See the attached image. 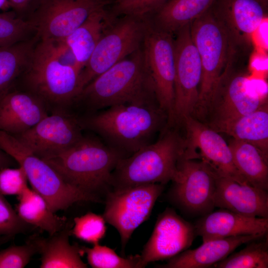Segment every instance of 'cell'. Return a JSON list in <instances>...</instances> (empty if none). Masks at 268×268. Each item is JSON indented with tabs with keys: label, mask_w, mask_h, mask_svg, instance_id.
Here are the masks:
<instances>
[{
	"label": "cell",
	"mask_w": 268,
	"mask_h": 268,
	"mask_svg": "<svg viewBox=\"0 0 268 268\" xmlns=\"http://www.w3.org/2000/svg\"><path fill=\"white\" fill-rule=\"evenodd\" d=\"M265 6L267 7L268 0H261Z\"/></svg>",
	"instance_id": "42"
},
{
	"label": "cell",
	"mask_w": 268,
	"mask_h": 268,
	"mask_svg": "<svg viewBox=\"0 0 268 268\" xmlns=\"http://www.w3.org/2000/svg\"><path fill=\"white\" fill-rule=\"evenodd\" d=\"M141 50L160 108L171 120L174 102L175 73L174 35L156 27L146 17Z\"/></svg>",
	"instance_id": "12"
},
{
	"label": "cell",
	"mask_w": 268,
	"mask_h": 268,
	"mask_svg": "<svg viewBox=\"0 0 268 268\" xmlns=\"http://www.w3.org/2000/svg\"><path fill=\"white\" fill-rule=\"evenodd\" d=\"M202 242L225 238L267 235L268 218L252 217L220 208L202 216L194 225Z\"/></svg>",
	"instance_id": "19"
},
{
	"label": "cell",
	"mask_w": 268,
	"mask_h": 268,
	"mask_svg": "<svg viewBox=\"0 0 268 268\" xmlns=\"http://www.w3.org/2000/svg\"><path fill=\"white\" fill-rule=\"evenodd\" d=\"M9 6V0H0V9H5Z\"/></svg>",
	"instance_id": "41"
},
{
	"label": "cell",
	"mask_w": 268,
	"mask_h": 268,
	"mask_svg": "<svg viewBox=\"0 0 268 268\" xmlns=\"http://www.w3.org/2000/svg\"><path fill=\"white\" fill-rule=\"evenodd\" d=\"M124 157L101 140L83 135L72 146L43 160L67 183L102 201L111 191L112 172Z\"/></svg>",
	"instance_id": "4"
},
{
	"label": "cell",
	"mask_w": 268,
	"mask_h": 268,
	"mask_svg": "<svg viewBox=\"0 0 268 268\" xmlns=\"http://www.w3.org/2000/svg\"><path fill=\"white\" fill-rule=\"evenodd\" d=\"M50 113L43 102L27 91L12 90L0 99V131L22 133Z\"/></svg>",
	"instance_id": "21"
},
{
	"label": "cell",
	"mask_w": 268,
	"mask_h": 268,
	"mask_svg": "<svg viewBox=\"0 0 268 268\" xmlns=\"http://www.w3.org/2000/svg\"><path fill=\"white\" fill-rule=\"evenodd\" d=\"M33 49L32 43L26 41L0 47V99L12 90L26 68Z\"/></svg>",
	"instance_id": "29"
},
{
	"label": "cell",
	"mask_w": 268,
	"mask_h": 268,
	"mask_svg": "<svg viewBox=\"0 0 268 268\" xmlns=\"http://www.w3.org/2000/svg\"><path fill=\"white\" fill-rule=\"evenodd\" d=\"M73 222L71 234L86 243L99 244L106 234V221L102 215L88 212L75 217Z\"/></svg>",
	"instance_id": "32"
},
{
	"label": "cell",
	"mask_w": 268,
	"mask_h": 268,
	"mask_svg": "<svg viewBox=\"0 0 268 268\" xmlns=\"http://www.w3.org/2000/svg\"><path fill=\"white\" fill-rule=\"evenodd\" d=\"M215 0H168L148 17L159 29L174 35L206 12Z\"/></svg>",
	"instance_id": "25"
},
{
	"label": "cell",
	"mask_w": 268,
	"mask_h": 268,
	"mask_svg": "<svg viewBox=\"0 0 268 268\" xmlns=\"http://www.w3.org/2000/svg\"><path fill=\"white\" fill-rule=\"evenodd\" d=\"M196 236L194 225L167 207L157 219L140 255L143 268L149 263L169 260L188 249Z\"/></svg>",
	"instance_id": "17"
},
{
	"label": "cell",
	"mask_w": 268,
	"mask_h": 268,
	"mask_svg": "<svg viewBox=\"0 0 268 268\" xmlns=\"http://www.w3.org/2000/svg\"><path fill=\"white\" fill-rule=\"evenodd\" d=\"M81 69L63 41L41 40L33 49L23 80L50 114L73 112L80 93Z\"/></svg>",
	"instance_id": "2"
},
{
	"label": "cell",
	"mask_w": 268,
	"mask_h": 268,
	"mask_svg": "<svg viewBox=\"0 0 268 268\" xmlns=\"http://www.w3.org/2000/svg\"><path fill=\"white\" fill-rule=\"evenodd\" d=\"M234 72L232 68L219 81L201 121L217 131L238 118L251 113L267 102L263 81Z\"/></svg>",
	"instance_id": "8"
},
{
	"label": "cell",
	"mask_w": 268,
	"mask_h": 268,
	"mask_svg": "<svg viewBox=\"0 0 268 268\" xmlns=\"http://www.w3.org/2000/svg\"><path fill=\"white\" fill-rule=\"evenodd\" d=\"M106 6L92 13L63 40L71 51L81 70L88 62L97 43L117 17Z\"/></svg>",
	"instance_id": "23"
},
{
	"label": "cell",
	"mask_w": 268,
	"mask_h": 268,
	"mask_svg": "<svg viewBox=\"0 0 268 268\" xmlns=\"http://www.w3.org/2000/svg\"><path fill=\"white\" fill-rule=\"evenodd\" d=\"M86 254L89 265L93 268H142L140 255L123 257L106 246L99 244L93 247H80Z\"/></svg>",
	"instance_id": "31"
},
{
	"label": "cell",
	"mask_w": 268,
	"mask_h": 268,
	"mask_svg": "<svg viewBox=\"0 0 268 268\" xmlns=\"http://www.w3.org/2000/svg\"><path fill=\"white\" fill-rule=\"evenodd\" d=\"M28 182L24 169L19 166L0 170V194L4 196H18L28 187Z\"/></svg>",
	"instance_id": "37"
},
{
	"label": "cell",
	"mask_w": 268,
	"mask_h": 268,
	"mask_svg": "<svg viewBox=\"0 0 268 268\" xmlns=\"http://www.w3.org/2000/svg\"><path fill=\"white\" fill-rule=\"evenodd\" d=\"M265 236L243 235L207 241L196 249L184 251L168 260L166 264L157 265L156 267L212 268L214 264L226 258L240 246Z\"/></svg>",
	"instance_id": "22"
},
{
	"label": "cell",
	"mask_w": 268,
	"mask_h": 268,
	"mask_svg": "<svg viewBox=\"0 0 268 268\" xmlns=\"http://www.w3.org/2000/svg\"><path fill=\"white\" fill-rule=\"evenodd\" d=\"M18 197L16 211L19 217L32 226L52 235L64 229L67 222L65 217L57 215L45 200L28 187Z\"/></svg>",
	"instance_id": "27"
},
{
	"label": "cell",
	"mask_w": 268,
	"mask_h": 268,
	"mask_svg": "<svg viewBox=\"0 0 268 268\" xmlns=\"http://www.w3.org/2000/svg\"><path fill=\"white\" fill-rule=\"evenodd\" d=\"M191 34L201 66L199 99L192 116L201 121L217 85L233 68L237 48L211 6L191 23Z\"/></svg>",
	"instance_id": "6"
},
{
	"label": "cell",
	"mask_w": 268,
	"mask_h": 268,
	"mask_svg": "<svg viewBox=\"0 0 268 268\" xmlns=\"http://www.w3.org/2000/svg\"><path fill=\"white\" fill-rule=\"evenodd\" d=\"M266 236L251 241L240 251L215 263V268H268V241Z\"/></svg>",
	"instance_id": "30"
},
{
	"label": "cell",
	"mask_w": 268,
	"mask_h": 268,
	"mask_svg": "<svg viewBox=\"0 0 268 268\" xmlns=\"http://www.w3.org/2000/svg\"><path fill=\"white\" fill-rule=\"evenodd\" d=\"M217 173L201 160L183 156L169 190L171 201L184 212L203 216L213 211Z\"/></svg>",
	"instance_id": "13"
},
{
	"label": "cell",
	"mask_w": 268,
	"mask_h": 268,
	"mask_svg": "<svg viewBox=\"0 0 268 268\" xmlns=\"http://www.w3.org/2000/svg\"><path fill=\"white\" fill-rule=\"evenodd\" d=\"M77 116L83 130L96 134L125 157L152 142L168 120L156 100L117 105Z\"/></svg>",
	"instance_id": "1"
},
{
	"label": "cell",
	"mask_w": 268,
	"mask_h": 268,
	"mask_svg": "<svg viewBox=\"0 0 268 268\" xmlns=\"http://www.w3.org/2000/svg\"><path fill=\"white\" fill-rule=\"evenodd\" d=\"M184 138L166 127L158 139L122 158L111 175V191L172 181L183 155Z\"/></svg>",
	"instance_id": "5"
},
{
	"label": "cell",
	"mask_w": 268,
	"mask_h": 268,
	"mask_svg": "<svg viewBox=\"0 0 268 268\" xmlns=\"http://www.w3.org/2000/svg\"><path fill=\"white\" fill-rule=\"evenodd\" d=\"M31 0H9V6L16 10L25 7Z\"/></svg>",
	"instance_id": "39"
},
{
	"label": "cell",
	"mask_w": 268,
	"mask_h": 268,
	"mask_svg": "<svg viewBox=\"0 0 268 268\" xmlns=\"http://www.w3.org/2000/svg\"><path fill=\"white\" fill-rule=\"evenodd\" d=\"M146 23V17L128 15L117 17L81 70L82 89L97 76L141 48Z\"/></svg>",
	"instance_id": "9"
},
{
	"label": "cell",
	"mask_w": 268,
	"mask_h": 268,
	"mask_svg": "<svg viewBox=\"0 0 268 268\" xmlns=\"http://www.w3.org/2000/svg\"><path fill=\"white\" fill-rule=\"evenodd\" d=\"M14 236H0V247L11 240Z\"/></svg>",
	"instance_id": "40"
},
{
	"label": "cell",
	"mask_w": 268,
	"mask_h": 268,
	"mask_svg": "<svg viewBox=\"0 0 268 268\" xmlns=\"http://www.w3.org/2000/svg\"><path fill=\"white\" fill-rule=\"evenodd\" d=\"M32 30H36L33 21H24L10 12L0 13V47L21 42Z\"/></svg>",
	"instance_id": "33"
},
{
	"label": "cell",
	"mask_w": 268,
	"mask_h": 268,
	"mask_svg": "<svg viewBox=\"0 0 268 268\" xmlns=\"http://www.w3.org/2000/svg\"><path fill=\"white\" fill-rule=\"evenodd\" d=\"M228 144L234 164L247 183L268 191V157L246 142L232 138Z\"/></svg>",
	"instance_id": "28"
},
{
	"label": "cell",
	"mask_w": 268,
	"mask_h": 268,
	"mask_svg": "<svg viewBox=\"0 0 268 268\" xmlns=\"http://www.w3.org/2000/svg\"><path fill=\"white\" fill-rule=\"evenodd\" d=\"M71 225L67 223L60 231L44 238L32 236L36 244L38 254L41 256V268H86L82 260L80 247L71 244Z\"/></svg>",
	"instance_id": "24"
},
{
	"label": "cell",
	"mask_w": 268,
	"mask_h": 268,
	"mask_svg": "<svg viewBox=\"0 0 268 268\" xmlns=\"http://www.w3.org/2000/svg\"><path fill=\"white\" fill-rule=\"evenodd\" d=\"M168 0H115L111 13L116 16L133 15L147 17Z\"/></svg>",
	"instance_id": "35"
},
{
	"label": "cell",
	"mask_w": 268,
	"mask_h": 268,
	"mask_svg": "<svg viewBox=\"0 0 268 268\" xmlns=\"http://www.w3.org/2000/svg\"><path fill=\"white\" fill-rule=\"evenodd\" d=\"M164 185H143L110 191L106 195L102 216L119 232L122 252L134 231L150 216L157 199L164 190Z\"/></svg>",
	"instance_id": "11"
},
{
	"label": "cell",
	"mask_w": 268,
	"mask_h": 268,
	"mask_svg": "<svg viewBox=\"0 0 268 268\" xmlns=\"http://www.w3.org/2000/svg\"><path fill=\"white\" fill-rule=\"evenodd\" d=\"M108 0H45L33 21L41 40L63 41Z\"/></svg>",
	"instance_id": "16"
},
{
	"label": "cell",
	"mask_w": 268,
	"mask_h": 268,
	"mask_svg": "<svg viewBox=\"0 0 268 268\" xmlns=\"http://www.w3.org/2000/svg\"><path fill=\"white\" fill-rule=\"evenodd\" d=\"M151 100L157 99L141 47L84 87L73 111L79 109L83 114L117 105Z\"/></svg>",
	"instance_id": "3"
},
{
	"label": "cell",
	"mask_w": 268,
	"mask_h": 268,
	"mask_svg": "<svg viewBox=\"0 0 268 268\" xmlns=\"http://www.w3.org/2000/svg\"><path fill=\"white\" fill-rule=\"evenodd\" d=\"M16 164L15 161L0 147V170L5 167H12Z\"/></svg>",
	"instance_id": "38"
},
{
	"label": "cell",
	"mask_w": 268,
	"mask_h": 268,
	"mask_svg": "<svg viewBox=\"0 0 268 268\" xmlns=\"http://www.w3.org/2000/svg\"><path fill=\"white\" fill-rule=\"evenodd\" d=\"M38 253L32 236L20 245H11L0 251V268H23Z\"/></svg>",
	"instance_id": "34"
},
{
	"label": "cell",
	"mask_w": 268,
	"mask_h": 268,
	"mask_svg": "<svg viewBox=\"0 0 268 268\" xmlns=\"http://www.w3.org/2000/svg\"><path fill=\"white\" fill-rule=\"evenodd\" d=\"M32 226L18 215L4 196L0 194V236L23 233Z\"/></svg>",
	"instance_id": "36"
},
{
	"label": "cell",
	"mask_w": 268,
	"mask_h": 268,
	"mask_svg": "<svg viewBox=\"0 0 268 268\" xmlns=\"http://www.w3.org/2000/svg\"><path fill=\"white\" fill-rule=\"evenodd\" d=\"M77 115L72 112L51 113L29 130L14 136L42 159L57 155L83 136Z\"/></svg>",
	"instance_id": "14"
},
{
	"label": "cell",
	"mask_w": 268,
	"mask_h": 268,
	"mask_svg": "<svg viewBox=\"0 0 268 268\" xmlns=\"http://www.w3.org/2000/svg\"><path fill=\"white\" fill-rule=\"evenodd\" d=\"M214 207L242 215L268 218V191L217 173Z\"/></svg>",
	"instance_id": "20"
},
{
	"label": "cell",
	"mask_w": 268,
	"mask_h": 268,
	"mask_svg": "<svg viewBox=\"0 0 268 268\" xmlns=\"http://www.w3.org/2000/svg\"><path fill=\"white\" fill-rule=\"evenodd\" d=\"M0 147L24 169L32 189L45 200L53 212L79 202H101L67 183L51 166L13 135L0 131Z\"/></svg>",
	"instance_id": "7"
},
{
	"label": "cell",
	"mask_w": 268,
	"mask_h": 268,
	"mask_svg": "<svg viewBox=\"0 0 268 268\" xmlns=\"http://www.w3.org/2000/svg\"><path fill=\"white\" fill-rule=\"evenodd\" d=\"M182 125L186 130L184 157L204 161L219 175L248 183L234 164L228 144L218 132L192 116L186 117Z\"/></svg>",
	"instance_id": "15"
},
{
	"label": "cell",
	"mask_w": 268,
	"mask_h": 268,
	"mask_svg": "<svg viewBox=\"0 0 268 268\" xmlns=\"http://www.w3.org/2000/svg\"><path fill=\"white\" fill-rule=\"evenodd\" d=\"M211 8L238 48L253 41L267 7L261 0H215Z\"/></svg>",
	"instance_id": "18"
},
{
	"label": "cell",
	"mask_w": 268,
	"mask_h": 268,
	"mask_svg": "<svg viewBox=\"0 0 268 268\" xmlns=\"http://www.w3.org/2000/svg\"><path fill=\"white\" fill-rule=\"evenodd\" d=\"M191 24L174 35L175 73L173 113L168 127L182 125L185 118L192 116L197 104L201 77V66L191 34Z\"/></svg>",
	"instance_id": "10"
},
{
	"label": "cell",
	"mask_w": 268,
	"mask_h": 268,
	"mask_svg": "<svg viewBox=\"0 0 268 268\" xmlns=\"http://www.w3.org/2000/svg\"><path fill=\"white\" fill-rule=\"evenodd\" d=\"M216 132L249 143L268 157V105L265 103L255 111L241 116L221 127Z\"/></svg>",
	"instance_id": "26"
}]
</instances>
